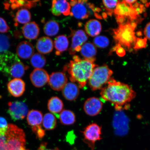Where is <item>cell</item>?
Returning a JSON list of instances; mask_svg holds the SVG:
<instances>
[{"label": "cell", "instance_id": "1", "mask_svg": "<svg viewBox=\"0 0 150 150\" xmlns=\"http://www.w3.org/2000/svg\"><path fill=\"white\" fill-rule=\"evenodd\" d=\"M100 95L103 100L111 103L116 110H120L129 108L136 93L131 86L111 78L101 90Z\"/></svg>", "mask_w": 150, "mask_h": 150}, {"label": "cell", "instance_id": "2", "mask_svg": "<svg viewBox=\"0 0 150 150\" xmlns=\"http://www.w3.org/2000/svg\"><path fill=\"white\" fill-rule=\"evenodd\" d=\"M98 66L95 62L74 55L73 60L64 67V70L70 75L71 82L77 83L79 88H83L88 83L94 69Z\"/></svg>", "mask_w": 150, "mask_h": 150}, {"label": "cell", "instance_id": "3", "mask_svg": "<svg viewBox=\"0 0 150 150\" xmlns=\"http://www.w3.org/2000/svg\"><path fill=\"white\" fill-rule=\"evenodd\" d=\"M137 24L135 22H127L112 29V36L117 44L122 46L129 51L132 50L137 41L134 31Z\"/></svg>", "mask_w": 150, "mask_h": 150}, {"label": "cell", "instance_id": "4", "mask_svg": "<svg viewBox=\"0 0 150 150\" xmlns=\"http://www.w3.org/2000/svg\"><path fill=\"white\" fill-rule=\"evenodd\" d=\"M70 3L71 16H74L78 19L84 20L93 14L97 18L103 19L102 16L99 14L101 11L100 9L95 7L94 5L87 1L72 0Z\"/></svg>", "mask_w": 150, "mask_h": 150}, {"label": "cell", "instance_id": "5", "mask_svg": "<svg viewBox=\"0 0 150 150\" xmlns=\"http://www.w3.org/2000/svg\"><path fill=\"white\" fill-rule=\"evenodd\" d=\"M113 72L106 64L95 67L88 82L92 91L102 89L107 84Z\"/></svg>", "mask_w": 150, "mask_h": 150}, {"label": "cell", "instance_id": "6", "mask_svg": "<svg viewBox=\"0 0 150 150\" xmlns=\"http://www.w3.org/2000/svg\"><path fill=\"white\" fill-rule=\"evenodd\" d=\"M5 136L9 150H16L21 148L25 147V133L22 129L16 125L12 124H9Z\"/></svg>", "mask_w": 150, "mask_h": 150}, {"label": "cell", "instance_id": "7", "mask_svg": "<svg viewBox=\"0 0 150 150\" xmlns=\"http://www.w3.org/2000/svg\"><path fill=\"white\" fill-rule=\"evenodd\" d=\"M114 14L115 17L122 18L127 22H136L137 24L142 21L140 15L139 14L135 8L125 3L124 1H119L114 11Z\"/></svg>", "mask_w": 150, "mask_h": 150}, {"label": "cell", "instance_id": "8", "mask_svg": "<svg viewBox=\"0 0 150 150\" xmlns=\"http://www.w3.org/2000/svg\"><path fill=\"white\" fill-rule=\"evenodd\" d=\"M82 133L83 142L91 150H94L96 142L102 139L101 127L96 123H91L86 127Z\"/></svg>", "mask_w": 150, "mask_h": 150}, {"label": "cell", "instance_id": "9", "mask_svg": "<svg viewBox=\"0 0 150 150\" xmlns=\"http://www.w3.org/2000/svg\"><path fill=\"white\" fill-rule=\"evenodd\" d=\"M8 106V114L13 121H16L23 120L27 115L28 111V107L23 102H9Z\"/></svg>", "mask_w": 150, "mask_h": 150}, {"label": "cell", "instance_id": "10", "mask_svg": "<svg viewBox=\"0 0 150 150\" xmlns=\"http://www.w3.org/2000/svg\"><path fill=\"white\" fill-rule=\"evenodd\" d=\"M72 44L69 51L71 55H74L76 52L80 51L82 46L88 40V37L85 32L79 30L71 34Z\"/></svg>", "mask_w": 150, "mask_h": 150}, {"label": "cell", "instance_id": "11", "mask_svg": "<svg viewBox=\"0 0 150 150\" xmlns=\"http://www.w3.org/2000/svg\"><path fill=\"white\" fill-rule=\"evenodd\" d=\"M20 61L17 56L11 52L7 51L0 54V70L8 75L12 67Z\"/></svg>", "mask_w": 150, "mask_h": 150}, {"label": "cell", "instance_id": "12", "mask_svg": "<svg viewBox=\"0 0 150 150\" xmlns=\"http://www.w3.org/2000/svg\"><path fill=\"white\" fill-rule=\"evenodd\" d=\"M103 106L102 102L100 99L95 97H91L84 102L83 110L87 115L94 117L100 113Z\"/></svg>", "mask_w": 150, "mask_h": 150}, {"label": "cell", "instance_id": "13", "mask_svg": "<svg viewBox=\"0 0 150 150\" xmlns=\"http://www.w3.org/2000/svg\"><path fill=\"white\" fill-rule=\"evenodd\" d=\"M67 78L64 73H52L50 76L49 85L54 91H62L67 83Z\"/></svg>", "mask_w": 150, "mask_h": 150}, {"label": "cell", "instance_id": "14", "mask_svg": "<svg viewBox=\"0 0 150 150\" xmlns=\"http://www.w3.org/2000/svg\"><path fill=\"white\" fill-rule=\"evenodd\" d=\"M49 75L42 69H35L30 75V79L33 86L37 88L43 87L48 83Z\"/></svg>", "mask_w": 150, "mask_h": 150}, {"label": "cell", "instance_id": "15", "mask_svg": "<svg viewBox=\"0 0 150 150\" xmlns=\"http://www.w3.org/2000/svg\"><path fill=\"white\" fill-rule=\"evenodd\" d=\"M71 6L70 3L65 0L52 1L51 12L56 16H59L62 14L65 16L70 15Z\"/></svg>", "mask_w": 150, "mask_h": 150}, {"label": "cell", "instance_id": "16", "mask_svg": "<svg viewBox=\"0 0 150 150\" xmlns=\"http://www.w3.org/2000/svg\"><path fill=\"white\" fill-rule=\"evenodd\" d=\"M25 84L23 80L20 78H15L7 84L9 93L13 96L18 97L23 95L25 91Z\"/></svg>", "mask_w": 150, "mask_h": 150}, {"label": "cell", "instance_id": "17", "mask_svg": "<svg viewBox=\"0 0 150 150\" xmlns=\"http://www.w3.org/2000/svg\"><path fill=\"white\" fill-rule=\"evenodd\" d=\"M16 54L23 59H28L34 54L35 50L33 45L27 41H23L18 44L16 48Z\"/></svg>", "mask_w": 150, "mask_h": 150}, {"label": "cell", "instance_id": "18", "mask_svg": "<svg viewBox=\"0 0 150 150\" xmlns=\"http://www.w3.org/2000/svg\"><path fill=\"white\" fill-rule=\"evenodd\" d=\"M79 88L77 84L74 82H68L62 90L63 97L69 101L76 100L79 94Z\"/></svg>", "mask_w": 150, "mask_h": 150}, {"label": "cell", "instance_id": "19", "mask_svg": "<svg viewBox=\"0 0 150 150\" xmlns=\"http://www.w3.org/2000/svg\"><path fill=\"white\" fill-rule=\"evenodd\" d=\"M22 32L26 39L30 40H35L38 36L40 28L35 22H29L23 26Z\"/></svg>", "mask_w": 150, "mask_h": 150}, {"label": "cell", "instance_id": "20", "mask_svg": "<svg viewBox=\"0 0 150 150\" xmlns=\"http://www.w3.org/2000/svg\"><path fill=\"white\" fill-rule=\"evenodd\" d=\"M38 1H6L4 4L6 9H8L11 7L12 10L21 8L30 9L36 6Z\"/></svg>", "mask_w": 150, "mask_h": 150}, {"label": "cell", "instance_id": "21", "mask_svg": "<svg viewBox=\"0 0 150 150\" xmlns=\"http://www.w3.org/2000/svg\"><path fill=\"white\" fill-rule=\"evenodd\" d=\"M54 43L49 37H43L39 38L36 43V47L39 53L46 54L53 50Z\"/></svg>", "mask_w": 150, "mask_h": 150}, {"label": "cell", "instance_id": "22", "mask_svg": "<svg viewBox=\"0 0 150 150\" xmlns=\"http://www.w3.org/2000/svg\"><path fill=\"white\" fill-rule=\"evenodd\" d=\"M84 29L86 32L89 36L96 37L102 31V24L98 20L91 19L86 22L84 26Z\"/></svg>", "mask_w": 150, "mask_h": 150}, {"label": "cell", "instance_id": "23", "mask_svg": "<svg viewBox=\"0 0 150 150\" xmlns=\"http://www.w3.org/2000/svg\"><path fill=\"white\" fill-rule=\"evenodd\" d=\"M81 55L84 59L95 62L97 50L95 46L91 42H86L82 46L80 50Z\"/></svg>", "mask_w": 150, "mask_h": 150}, {"label": "cell", "instance_id": "24", "mask_svg": "<svg viewBox=\"0 0 150 150\" xmlns=\"http://www.w3.org/2000/svg\"><path fill=\"white\" fill-rule=\"evenodd\" d=\"M54 45L56 50V55L59 56L68 48L69 41L65 35H60L56 38L54 40Z\"/></svg>", "mask_w": 150, "mask_h": 150}, {"label": "cell", "instance_id": "25", "mask_svg": "<svg viewBox=\"0 0 150 150\" xmlns=\"http://www.w3.org/2000/svg\"><path fill=\"white\" fill-rule=\"evenodd\" d=\"M42 112L36 110H32L28 114L27 121L28 125L32 127L41 125L42 122Z\"/></svg>", "mask_w": 150, "mask_h": 150}, {"label": "cell", "instance_id": "26", "mask_svg": "<svg viewBox=\"0 0 150 150\" xmlns=\"http://www.w3.org/2000/svg\"><path fill=\"white\" fill-rule=\"evenodd\" d=\"M63 107L62 101L59 97L56 96L52 97L48 101V110L52 114H60L63 110Z\"/></svg>", "mask_w": 150, "mask_h": 150}, {"label": "cell", "instance_id": "27", "mask_svg": "<svg viewBox=\"0 0 150 150\" xmlns=\"http://www.w3.org/2000/svg\"><path fill=\"white\" fill-rule=\"evenodd\" d=\"M29 67L24 64L20 61L17 62L9 70L8 76L11 77L19 78L22 77L25 74V71Z\"/></svg>", "mask_w": 150, "mask_h": 150}, {"label": "cell", "instance_id": "28", "mask_svg": "<svg viewBox=\"0 0 150 150\" xmlns=\"http://www.w3.org/2000/svg\"><path fill=\"white\" fill-rule=\"evenodd\" d=\"M59 118L62 124L65 125H72L76 121L74 113L69 110H63L60 113Z\"/></svg>", "mask_w": 150, "mask_h": 150}, {"label": "cell", "instance_id": "29", "mask_svg": "<svg viewBox=\"0 0 150 150\" xmlns=\"http://www.w3.org/2000/svg\"><path fill=\"white\" fill-rule=\"evenodd\" d=\"M31 18L30 13L27 9L22 8L19 9L16 12L14 21L17 24H25L29 23Z\"/></svg>", "mask_w": 150, "mask_h": 150}, {"label": "cell", "instance_id": "30", "mask_svg": "<svg viewBox=\"0 0 150 150\" xmlns=\"http://www.w3.org/2000/svg\"><path fill=\"white\" fill-rule=\"evenodd\" d=\"M42 123L43 127L46 130H53L57 126V120L53 114L47 113L43 117Z\"/></svg>", "mask_w": 150, "mask_h": 150}, {"label": "cell", "instance_id": "31", "mask_svg": "<svg viewBox=\"0 0 150 150\" xmlns=\"http://www.w3.org/2000/svg\"><path fill=\"white\" fill-rule=\"evenodd\" d=\"M59 23L54 20H50L45 24L44 31L48 36H53L59 33Z\"/></svg>", "mask_w": 150, "mask_h": 150}, {"label": "cell", "instance_id": "32", "mask_svg": "<svg viewBox=\"0 0 150 150\" xmlns=\"http://www.w3.org/2000/svg\"><path fill=\"white\" fill-rule=\"evenodd\" d=\"M30 63L36 69H41L45 66L46 63V57L42 54L36 53L31 57Z\"/></svg>", "mask_w": 150, "mask_h": 150}, {"label": "cell", "instance_id": "33", "mask_svg": "<svg viewBox=\"0 0 150 150\" xmlns=\"http://www.w3.org/2000/svg\"><path fill=\"white\" fill-rule=\"evenodd\" d=\"M11 46L10 38L8 35L0 34V54L7 51Z\"/></svg>", "mask_w": 150, "mask_h": 150}, {"label": "cell", "instance_id": "34", "mask_svg": "<svg viewBox=\"0 0 150 150\" xmlns=\"http://www.w3.org/2000/svg\"><path fill=\"white\" fill-rule=\"evenodd\" d=\"M104 5L106 13L110 16L113 14L114 10L119 3L118 1H102Z\"/></svg>", "mask_w": 150, "mask_h": 150}, {"label": "cell", "instance_id": "35", "mask_svg": "<svg viewBox=\"0 0 150 150\" xmlns=\"http://www.w3.org/2000/svg\"><path fill=\"white\" fill-rule=\"evenodd\" d=\"M93 42L95 46L102 48L107 47L110 43L109 40L108 38L104 36L96 37L93 39Z\"/></svg>", "mask_w": 150, "mask_h": 150}, {"label": "cell", "instance_id": "36", "mask_svg": "<svg viewBox=\"0 0 150 150\" xmlns=\"http://www.w3.org/2000/svg\"><path fill=\"white\" fill-rule=\"evenodd\" d=\"M147 46V39L146 38H138L135 45L133 48L135 50H138L142 49L145 48Z\"/></svg>", "mask_w": 150, "mask_h": 150}, {"label": "cell", "instance_id": "37", "mask_svg": "<svg viewBox=\"0 0 150 150\" xmlns=\"http://www.w3.org/2000/svg\"><path fill=\"white\" fill-rule=\"evenodd\" d=\"M32 130L39 139H42L45 135V131L42 128V125L31 127Z\"/></svg>", "mask_w": 150, "mask_h": 150}, {"label": "cell", "instance_id": "38", "mask_svg": "<svg viewBox=\"0 0 150 150\" xmlns=\"http://www.w3.org/2000/svg\"><path fill=\"white\" fill-rule=\"evenodd\" d=\"M8 126L6 120L4 118L0 117V136L5 135Z\"/></svg>", "mask_w": 150, "mask_h": 150}, {"label": "cell", "instance_id": "39", "mask_svg": "<svg viewBox=\"0 0 150 150\" xmlns=\"http://www.w3.org/2000/svg\"><path fill=\"white\" fill-rule=\"evenodd\" d=\"M115 52L117 55L120 57H122L125 56L126 54L125 50L120 45L117 44L115 46H114L110 52Z\"/></svg>", "mask_w": 150, "mask_h": 150}, {"label": "cell", "instance_id": "40", "mask_svg": "<svg viewBox=\"0 0 150 150\" xmlns=\"http://www.w3.org/2000/svg\"><path fill=\"white\" fill-rule=\"evenodd\" d=\"M10 28L6 21L2 18L0 17V33H6L8 32Z\"/></svg>", "mask_w": 150, "mask_h": 150}, {"label": "cell", "instance_id": "41", "mask_svg": "<svg viewBox=\"0 0 150 150\" xmlns=\"http://www.w3.org/2000/svg\"><path fill=\"white\" fill-rule=\"evenodd\" d=\"M0 150H9L5 135L0 136Z\"/></svg>", "mask_w": 150, "mask_h": 150}, {"label": "cell", "instance_id": "42", "mask_svg": "<svg viewBox=\"0 0 150 150\" xmlns=\"http://www.w3.org/2000/svg\"><path fill=\"white\" fill-rule=\"evenodd\" d=\"M144 32L146 38L150 40V22L146 26Z\"/></svg>", "mask_w": 150, "mask_h": 150}, {"label": "cell", "instance_id": "43", "mask_svg": "<svg viewBox=\"0 0 150 150\" xmlns=\"http://www.w3.org/2000/svg\"><path fill=\"white\" fill-rule=\"evenodd\" d=\"M38 150H59L57 148L54 149H50L47 147V144L45 142H42L38 149Z\"/></svg>", "mask_w": 150, "mask_h": 150}, {"label": "cell", "instance_id": "44", "mask_svg": "<svg viewBox=\"0 0 150 150\" xmlns=\"http://www.w3.org/2000/svg\"><path fill=\"white\" fill-rule=\"evenodd\" d=\"M124 1L125 3L129 5H132L136 3L137 2V1H134H134H131H131H128V0H127V1Z\"/></svg>", "mask_w": 150, "mask_h": 150}, {"label": "cell", "instance_id": "45", "mask_svg": "<svg viewBox=\"0 0 150 150\" xmlns=\"http://www.w3.org/2000/svg\"><path fill=\"white\" fill-rule=\"evenodd\" d=\"M137 35L138 36H140L142 35V33L141 31H139L137 32Z\"/></svg>", "mask_w": 150, "mask_h": 150}, {"label": "cell", "instance_id": "46", "mask_svg": "<svg viewBox=\"0 0 150 150\" xmlns=\"http://www.w3.org/2000/svg\"><path fill=\"white\" fill-rule=\"evenodd\" d=\"M16 150H28L27 149H26L25 147H22V148H20V149H17Z\"/></svg>", "mask_w": 150, "mask_h": 150}, {"label": "cell", "instance_id": "47", "mask_svg": "<svg viewBox=\"0 0 150 150\" xmlns=\"http://www.w3.org/2000/svg\"><path fill=\"white\" fill-rule=\"evenodd\" d=\"M149 68L150 69V63L149 64Z\"/></svg>", "mask_w": 150, "mask_h": 150}]
</instances>
